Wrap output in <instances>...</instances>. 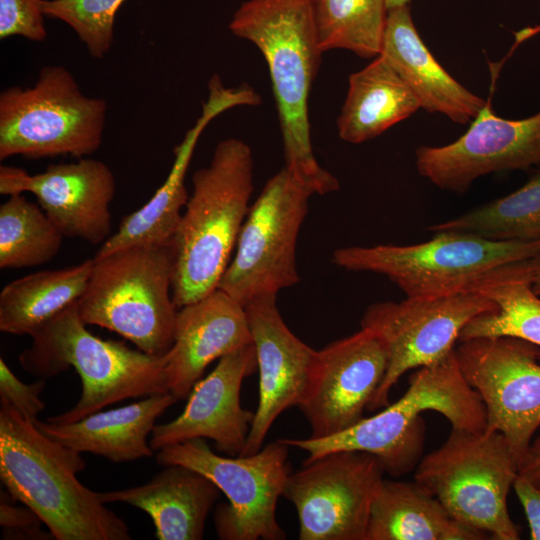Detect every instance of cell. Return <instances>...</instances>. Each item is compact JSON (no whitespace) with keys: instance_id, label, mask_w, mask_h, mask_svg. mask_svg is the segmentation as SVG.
I'll return each mask as SVG.
<instances>
[{"instance_id":"cell-37","label":"cell","mask_w":540,"mask_h":540,"mask_svg":"<svg viewBox=\"0 0 540 540\" xmlns=\"http://www.w3.org/2000/svg\"><path fill=\"white\" fill-rule=\"evenodd\" d=\"M518 476L527 480L540 491V436L531 442L518 464Z\"/></svg>"},{"instance_id":"cell-17","label":"cell","mask_w":540,"mask_h":540,"mask_svg":"<svg viewBox=\"0 0 540 540\" xmlns=\"http://www.w3.org/2000/svg\"><path fill=\"white\" fill-rule=\"evenodd\" d=\"M32 193L64 237L103 244L111 235L110 204L116 192L113 172L104 162L83 157L49 165L30 175L22 168L0 167L2 195Z\"/></svg>"},{"instance_id":"cell-30","label":"cell","mask_w":540,"mask_h":540,"mask_svg":"<svg viewBox=\"0 0 540 540\" xmlns=\"http://www.w3.org/2000/svg\"><path fill=\"white\" fill-rule=\"evenodd\" d=\"M322 52L345 49L367 59L380 55L386 27V0H311Z\"/></svg>"},{"instance_id":"cell-15","label":"cell","mask_w":540,"mask_h":540,"mask_svg":"<svg viewBox=\"0 0 540 540\" xmlns=\"http://www.w3.org/2000/svg\"><path fill=\"white\" fill-rule=\"evenodd\" d=\"M388 366L386 349L362 328L315 352L309 382L298 405L311 438L340 433L361 421Z\"/></svg>"},{"instance_id":"cell-25","label":"cell","mask_w":540,"mask_h":540,"mask_svg":"<svg viewBox=\"0 0 540 540\" xmlns=\"http://www.w3.org/2000/svg\"><path fill=\"white\" fill-rule=\"evenodd\" d=\"M485 532L453 518L416 481L383 479L373 499L365 540H483Z\"/></svg>"},{"instance_id":"cell-11","label":"cell","mask_w":540,"mask_h":540,"mask_svg":"<svg viewBox=\"0 0 540 540\" xmlns=\"http://www.w3.org/2000/svg\"><path fill=\"white\" fill-rule=\"evenodd\" d=\"M312 195L286 167L269 178L249 208L218 288L245 307L298 283L296 245Z\"/></svg>"},{"instance_id":"cell-16","label":"cell","mask_w":540,"mask_h":540,"mask_svg":"<svg viewBox=\"0 0 540 540\" xmlns=\"http://www.w3.org/2000/svg\"><path fill=\"white\" fill-rule=\"evenodd\" d=\"M490 102L457 140L417 148L415 164L422 177L442 190L463 194L482 176L540 165V111L504 119L493 113Z\"/></svg>"},{"instance_id":"cell-28","label":"cell","mask_w":540,"mask_h":540,"mask_svg":"<svg viewBox=\"0 0 540 540\" xmlns=\"http://www.w3.org/2000/svg\"><path fill=\"white\" fill-rule=\"evenodd\" d=\"M524 261L511 265L495 280L476 290L492 300L497 308L473 318L462 329L459 342L508 336L540 347V296L531 288Z\"/></svg>"},{"instance_id":"cell-19","label":"cell","mask_w":540,"mask_h":540,"mask_svg":"<svg viewBox=\"0 0 540 540\" xmlns=\"http://www.w3.org/2000/svg\"><path fill=\"white\" fill-rule=\"evenodd\" d=\"M276 300L277 296H263L245 306L259 370V401L244 456L258 452L278 416L299 405L316 352L290 331Z\"/></svg>"},{"instance_id":"cell-27","label":"cell","mask_w":540,"mask_h":540,"mask_svg":"<svg viewBox=\"0 0 540 540\" xmlns=\"http://www.w3.org/2000/svg\"><path fill=\"white\" fill-rule=\"evenodd\" d=\"M94 260L35 272L11 281L0 292V330L33 336L85 291Z\"/></svg>"},{"instance_id":"cell-6","label":"cell","mask_w":540,"mask_h":540,"mask_svg":"<svg viewBox=\"0 0 540 540\" xmlns=\"http://www.w3.org/2000/svg\"><path fill=\"white\" fill-rule=\"evenodd\" d=\"M176 257L174 239L93 258L78 300L81 319L116 332L145 353L167 354L174 344L178 311L172 294Z\"/></svg>"},{"instance_id":"cell-39","label":"cell","mask_w":540,"mask_h":540,"mask_svg":"<svg viewBox=\"0 0 540 540\" xmlns=\"http://www.w3.org/2000/svg\"><path fill=\"white\" fill-rule=\"evenodd\" d=\"M411 0H386V5L388 10L391 8L403 6V5H409Z\"/></svg>"},{"instance_id":"cell-10","label":"cell","mask_w":540,"mask_h":540,"mask_svg":"<svg viewBox=\"0 0 540 540\" xmlns=\"http://www.w3.org/2000/svg\"><path fill=\"white\" fill-rule=\"evenodd\" d=\"M290 446L278 439L251 455L224 457L205 439L169 445L156 452L161 466L182 465L209 478L227 497L214 520L223 540H283L286 532L276 518L277 502L291 473Z\"/></svg>"},{"instance_id":"cell-38","label":"cell","mask_w":540,"mask_h":540,"mask_svg":"<svg viewBox=\"0 0 540 540\" xmlns=\"http://www.w3.org/2000/svg\"><path fill=\"white\" fill-rule=\"evenodd\" d=\"M524 267L531 288L540 296V255L525 260Z\"/></svg>"},{"instance_id":"cell-24","label":"cell","mask_w":540,"mask_h":540,"mask_svg":"<svg viewBox=\"0 0 540 540\" xmlns=\"http://www.w3.org/2000/svg\"><path fill=\"white\" fill-rule=\"evenodd\" d=\"M177 402L171 393L156 394L144 400L107 411H97L71 423L37 420L35 425L46 436L77 452H89L115 463L152 457L148 443L157 418Z\"/></svg>"},{"instance_id":"cell-35","label":"cell","mask_w":540,"mask_h":540,"mask_svg":"<svg viewBox=\"0 0 540 540\" xmlns=\"http://www.w3.org/2000/svg\"><path fill=\"white\" fill-rule=\"evenodd\" d=\"M41 522L38 515L27 506L25 508L17 507L1 500L0 524L4 539L46 540L54 538L50 531L41 530Z\"/></svg>"},{"instance_id":"cell-29","label":"cell","mask_w":540,"mask_h":540,"mask_svg":"<svg viewBox=\"0 0 540 540\" xmlns=\"http://www.w3.org/2000/svg\"><path fill=\"white\" fill-rule=\"evenodd\" d=\"M427 230L466 232L495 241H540V171L512 193Z\"/></svg>"},{"instance_id":"cell-36","label":"cell","mask_w":540,"mask_h":540,"mask_svg":"<svg viewBox=\"0 0 540 540\" xmlns=\"http://www.w3.org/2000/svg\"><path fill=\"white\" fill-rule=\"evenodd\" d=\"M513 488L525 512L530 539L540 540V491L520 476H517Z\"/></svg>"},{"instance_id":"cell-22","label":"cell","mask_w":540,"mask_h":540,"mask_svg":"<svg viewBox=\"0 0 540 540\" xmlns=\"http://www.w3.org/2000/svg\"><path fill=\"white\" fill-rule=\"evenodd\" d=\"M380 54L394 66L427 112L467 124L487 103L456 81L435 59L413 23L409 5L388 10Z\"/></svg>"},{"instance_id":"cell-31","label":"cell","mask_w":540,"mask_h":540,"mask_svg":"<svg viewBox=\"0 0 540 540\" xmlns=\"http://www.w3.org/2000/svg\"><path fill=\"white\" fill-rule=\"evenodd\" d=\"M64 235L41 206L22 194L0 205V268L35 267L61 249Z\"/></svg>"},{"instance_id":"cell-2","label":"cell","mask_w":540,"mask_h":540,"mask_svg":"<svg viewBox=\"0 0 540 540\" xmlns=\"http://www.w3.org/2000/svg\"><path fill=\"white\" fill-rule=\"evenodd\" d=\"M81 453L42 433L0 400V478L56 540H130L127 524L81 484Z\"/></svg>"},{"instance_id":"cell-18","label":"cell","mask_w":540,"mask_h":540,"mask_svg":"<svg viewBox=\"0 0 540 540\" xmlns=\"http://www.w3.org/2000/svg\"><path fill=\"white\" fill-rule=\"evenodd\" d=\"M256 369L253 343L220 358L215 368L194 384L183 412L170 422L154 426L151 448L158 451L203 438L213 440L224 454L241 455L254 417L241 406V386Z\"/></svg>"},{"instance_id":"cell-3","label":"cell","mask_w":540,"mask_h":540,"mask_svg":"<svg viewBox=\"0 0 540 540\" xmlns=\"http://www.w3.org/2000/svg\"><path fill=\"white\" fill-rule=\"evenodd\" d=\"M433 410L452 428L486 431V413L478 393L465 380L455 349L441 360L417 369L401 398L356 425L324 438L281 439L308 453L305 461L351 450L374 455L385 473L402 476L419 463L425 439L421 413Z\"/></svg>"},{"instance_id":"cell-23","label":"cell","mask_w":540,"mask_h":540,"mask_svg":"<svg viewBox=\"0 0 540 540\" xmlns=\"http://www.w3.org/2000/svg\"><path fill=\"white\" fill-rule=\"evenodd\" d=\"M220 492L198 471L169 465L143 485L98 492V496L105 504L122 502L146 512L158 540H200Z\"/></svg>"},{"instance_id":"cell-5","label":"cell","mask_w":540,"mask_h":540,"mask_svg":"<svg viewBox=\"0 0 540 540\" xmlns=\"http://www.w3.org/2000/svg\"><path fill=\"white\" fill-rule=\"evenodd\" d=\"M86 325L77 301L34 334L31 346L19 355L23 369L39 378L70 367L80 376L82 392L76 405L47 421L71 423L125 399L169 393L168 353L156 356L103 340Z\"/></svg>"},{"instance_id":"cell-32","label":"cell","mask_w":540,"mask_h":540,"mask_svg":"<svg viewBox=\"0 0 540 540\" xmlns=\"http://www.w3.org/2000/svg\"><path fill=\"white\" fill-rule=\"evenodd\" d=\"M126 0H43L46 18L68 25L84 43L89 54L103 59L111 50L114 23L120 6Z\"/></svg>"},{"instance_id":"cell-9","label":"cell","mask_w":540,"mask_h":540,"mask_svg":"<svg viewBox=\"0 0 540 540\" xmlns=\"http://www.w3.org/2000/svg\"><path fill=\"white\" fill-rule=\"evenodd\" d=\"M106 114V101L86 96L67 68L43 67L32 86L0 93V159L87 157L102 144Z\"/></svg>"},{"instance_id":"cell-14","label":"cell","mask_w":540,"mask_h":540,"mask_svg":"<svg viewBox=\"0 0 540 540\" xmlns=\"http://www.w3.org/2000/svg\"><path fill=\"white\" fill-rule=\"evenodd\" d=\"M384 473L378 458L362 451H334L304 461L282 492L296 508L299 539L365 540Z\"/></svg>"},{"instance_id":"cell-20","label":"cell","mask_w":540,"mask_h":540,"mask_svg":"<svg viewBox=\"0 0 540 540\" xmlns=\"http://www.w3.org/2000/svg\"><path fill=\"white\" fill-rule=\"evenodd\" d=\"M260 101L259 94L252 87H225L220 76L213 75L208 83V98L203 103L201 115L174 148V161L164 183L147 203L123 217L118 230L101 245L94 258L133 246L174 240L183 208L189 199L185 176L202 132L210 121L223 112L238 106H256Z\"/></svg>"},{"instance_id":"cell-8","label":"cell","mask_w":540,"mask_h":540,"mask_svg":"<svg viewBox=\"0 0 540 540\" xmlns=\"http://www.w3.org/2000/svg\"><path fill=\"white\" fill-rule=\"evenodd\" d=\"M517 461L500 432L452 428L445 443L422 458L414 481L460 523L497 540H518L507 508Z\"/></svg>"},{"instance_id":"cell-7","label":"cell","mask_w":540,"mask_h":540,"mask_svg":"<svg viewBox=\"0 0 540 540\" xmlns=\"http://www.w3.org/2000/svg\"><path fill=\"white\" fill-rule=\"evenodd\" d=\"M540 255V241H495L458 231L435 232L411 245L348 246L332 262L389 278L407 297H441L476 291L514 263Z\"/></svg>"},{"instance_id":"cell-34","label":"cell","mask_w":540,"mask_h":540,"mask_svg":"<svg viewBox=\"0 0 540 540\" xmlns=\"http://www.w3.org/2000/svg\"><path fill=\"white\" fill-rule=\"evenodd\" d=\"M45 388V379L27 384L19 380L3 358L0 359V400L7 402L25 419L35 423L45 404L40 394Z\"/></svg>"},{"instance_id":"cell-13","label":"cell","mask_w":540,"mask_h":540,"mask_svg":"<svg viewBox=\"0 0 540 540\" xmlns=\"http://www.w3.org/2000/svg\"><path fill=\"white\" fill-rule=\"evenodd\" d=\"M455 352L485 407L486 431L503 434L518 465L540 426V347L508 336L479 337L460 341Z\"/></svg>"},{"instance_id":"cell-26","label":"cell","mask_w":540,"mask_h":540,"mask_svg":"<svg viewBox=\"0 0 540 540\" xmlns=\"http://www.w3.org/2000/svg\"><path fill=\"white\" fill-rule=\"evenodd\" d=\"M421 108L419 99L382 54L349 76L337 119L339 137L359 144L384 133Z\"/></svg>"},{"instance_id":"cell-1","label":"cell","mask_w":540,"mask_h":540,"mask_svg":"<svg viewBox=\"0 0 540 540\" xmlns=\"http://www.w3.org/2000/svg\"><path fill=\"white\" fill-rule=\"evenodd\" d=\"M229 30L264 57L280 124L285 166L313 194L339 190L312 147L309 98L321 56L311 0H246Z\"/></svg>"},{"instance_id":"cell-4","label":"cell","mask_w":540,"mask_h":540,"mask_svg":"<svg viewBox=\"0 0 540 540\" xmlns=\"http://www.w3.org/2000/svg\"><path fill=\"white\" fill-rule=\"evenodd\" d=\"M192 186L175 236L178 309L215 291L231 260L254 188L250 146L237 138L220 141L208 166L194 172Z\"/></svg>"},{"instance_id":"cell-12","label":"cell","mask_w":540,"mask_h":540,"mask_svg":"<svg viewBox=\"0 0 540 540\" xmlns=\"http://www.w3.org/2000/svg\"><path fill=\"white\" fill-rule=\"evenodd\" d=\"M496 308L492 300L477 291L441 297H407L399 302L369 305L361 327L380 339L387 352L388 366L367 410L386 407L391 389L405 372L447 356L473 318Z\"/></svg>"},{"instance_id":"cell-33","label":"cell","mask_w":540,"mask_h":540,"mask_svg":"<svg viewBox=\"0 0 540 540\" xmlns=\"http://www.w3.org/2000/svg\"><path fill=\"white\" fill-rule=\"evenodd\" d=\"M43 0H0V39L19 36L42 42L47 37Z\"/></svg>"},{"instance_id":"cell-21","label":"cell","mask_w":540,"mask_h":540,"mask_svg":"<svg viewBox=\"0 0 540 540\" xmlns=\"http://www.w3.org/2000/svg\"><path fill=\"white\" fill-rule=\"evenodd\" d=\"M251 343L245 307L219 288L179 308L165 366L169 393L187 398L209 364Z\"/></svg>"}]
</instances>
